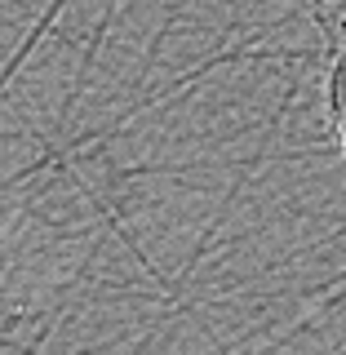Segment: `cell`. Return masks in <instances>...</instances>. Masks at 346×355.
Masks as SVG:
<instances>
[{
    "label": "cell",
    "mask_w": 346,
    "mask_h": 355,
    "mask_svg": "<svg viewBox=\"0 0 346 355\" xmlns=\"http://www.w3.org/2000/svg\"><path fill=\"white\" fill-rule=\"evenodd\" d=\"M311 14L325 31V53L346 58V0H311Z\"/></svg>",
    "instance_id": "cell-1"
},
{
    "label": "cell",
    "mask_w": 346,
    "mask_h": 355,
    "mask_svg": "<svg viewBox=\"0 0 346 355\" xmlns=\"http://www.w3.org/2000/svg\"><path fill=\"white\" fill-rule=\"evenodd\" d=\"M325 98H329V120H333V133H338V142H342V151H346V58H329Z\"/></svg>",
    "instance_id": "cell-2"
}]
</instances>
